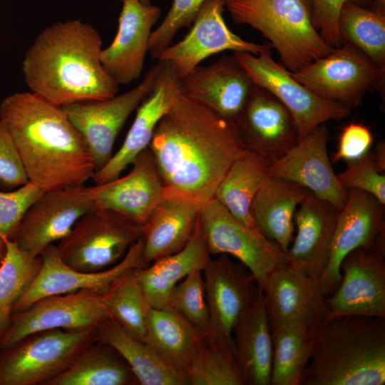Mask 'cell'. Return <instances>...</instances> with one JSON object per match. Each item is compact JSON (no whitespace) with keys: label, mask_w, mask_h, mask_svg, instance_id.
Here are the masks:
<instances>
[{"label":"cell","mask_w":385,"mask_h":385,"mask_svg":"<svg viewBox=\"0 0 385 385\" xmlns=\"http://www.w3.org/2000/svg\"><path fill=\"white\" fill-rule=\"evenodd\" d=\"M187 385H245L227 343L205 334L186 375Z\"/></svg>","instance_id":"38"},{"label":"cell","mask_w":385,"mask_h":385,"mask_svg":"<svg viewBox=\"0 0 385 385\" xmlns=\"http://www.w3.org/2000/svg\"><path fill=\"white\" fill-rule=\"evenodd\" d=\"M0 121L12 137L29 181L43 192L92 179L91 151L62 107L31 91L18 92L1 101Z\"/></svg>","instance_id":"2"},{"label":"cell","mask_w":385,"mask_h":385,"mask_svg":"<svg viewBox=\"0 0 385 385\" xmlns=\"http://www.w3.org/2000/svg\"><path fill=\"white\" fill-rule=\"evenodd\" d=\"M160 61L162 66L152 89L137 108L122 145L101 169L94 173L92 180L96 185L119 177L141 152L148 148L158 123L183 95L180 78L169 63Z\"/></svg>","instance_id":"21"},{"label":"cell","mask_w":385,"mask_h":385,"mask_svg":"<svg viewBox=\"0 0 385 385\" xmlns=\"http://www.w3.org/2000/svg\"><path fill=\"white\" fill-rule=\"evenodd\" d=\"M309 332L312 355L299 385L385 384V318L327 315Z\"/></svg>","instance_id":"4"},{"label":"cell","mask_w":385,"mask_h":385,"mask_svg":"<svg viewBox=\"0 0 385 385\" xmlns=\"http://www.w3.org/2000/svg\"><path fill=\"white\" fill-rule=\"evenodd\" d=\"M116 34L103 48L101 63L118 86L138 80L143 71L152 28L158 21L160 9L139 0H123Z\"/></svg>","instance_id":"22"},{"label":"cell","mask_w":385,"mask_h":385,"mask_svg":"<svg viewBox=\"0 0 385 385\" xmlns=\"http://www.w3.org/2000/svg\"><path fill=\"white\" fill-rule=\"evenodd\" d=\"M199 222L210 255L236 258L263 290L270 274L287 263V253L260 232L239 222L215 198L201 205Z\"/></svg>","instance_id":"9"},{"label":"cell","mask_w":385,"mask_h":385,"mask_svg":"<svg viewBox=\"0 0 385 385\" xmlns=\"http://www.w3.org/2000/svg\"><path fill=\"white\" fill-rule=\"evenodd\" d=\"M337 176L346 190L356 189L366 192L385 205V175L379 171L372 152L349 163Z\"/></svg>","instance_id":"43"},{"label":"cell","mask_w":385,"mask_h":385,"mask_svg":"<svg viewBox=\"0 0 385 385\" xmlns=\"http://www.w3.org/2000/svg\"><path fill=\"white\" fill-rule=\"evenodd\" d=\"M135 269L123 274L101 299L111 317L144 342L150 307L135 276Z\"/></svg>","instance_id":"39"},{"label":"cell","mask_w":385,"mask_h":385,"mask_svg":"<svg viewBox=\"0 0 385 385\" xmlns=\"http://www.w3.org/2000/svg\"><path fill=\"white\" fill-rule=\"evenodd\" d=\"M225 9L235 24L267 38L290 72L334 49L314 28L307 0H225Z\"/></svg>","instance_id":"5"},{"label":"cell","mask_w":385,"mask_h":385,"mask_svg":"<svg viewBox=\"0 0 385 385\" xmlns=\"http://www.w3.org/2000/svg\"><path fill=\"white\" fill-rule=\"evenodd\" d=\"M384 73L385 71L346 44L291 72L297 81L319 96L350 110L360 105L367 91L382 86Z\"/></svg>","instance_id":"11"},{"label":"cell","mask_w":385,"mask_h":385,"mask_svg":"<svg viewBox=\"0 0 385 385\" xmlns=\"http://www.w3.org/2000/svg\"><path fill=\"white\" fill-rule=\"evenodd\" d=\"M384 205L366 192L349 190L338 215L327 267L319 279L326 296L339 286V266L348 253L358 248L385 252Z\"/></svg>","instance_id":"15"},{"label":"cell","mask_w":385,"mask_h":385,"mask_svg":"<svg viewBox=\"0 0 385 385\" xmlns=\"http://www.w3.org/2000/svg\"><path fill=\"white\" fill-rule=\"evenodd\" d=\"M339 210L308 191L294 214L297 234L287 251V264L320 279L330 254Z\"/></svg>","instance_id":"26"},{"label":"cell","mask_w":385,"mask_h":385,"mask_svg":"<svg viewBox=\"0 0 385 385\" xmlns=\"http://www.w3.org/2000/svg\"><path fill=\"white\" fill-rule=\"evenodd\" d=\"M233 354L246 385H270L273 346L264 292L232 332Z\"/></svg>","instance_id":"28"},{"label":"cell","mask_w":385,"mask_h":385,"mask_svg":"<svg viewBox=\"0 0 385 385\" xmlns=\"http://www.w3.org/2000/svg\"><path fill=\"white\" fill-rule=\"evenodd\" d=\"M96 340L112 347L126 362L141 385H186L183 377L168 367L143 341L114 319L101 322L96 329Z\"/></svg>","instance_id":"32"},{"label":"cell","mask_w":385,"mask_h":385,"mask_svg":"<svg viewBox=\"0 0 385 385\" xmlns=\"http://www.w3.org/2000/svg\"><path fill=\"white\" fill-rule=\"evenodd\" d=\"M138 382L126 362L108 345L96 340L60 374L45 385H131Z\"/></svg>","instance_id":"34"},{"label":"cell","mask_w":385,"mask_h":385,"mask_svg":"<svg viewBox=\"0 0 385 385\" xmlns=\"http://www.w3.org/2000/svg\"><path fill=\"white\" fill-rule=\"evenodd\" d=\"M204 335L168 307L149 309L144 342L185 381Z\"/></svg>","instance_id":"31"},{"label":"cell","mask_w":385,"mask_h":385,"mask_svg":"<svg viewBox=\"0 0 385 385\" xmlns=\"http://www.w3.org/2000/svg\"><path fill=\"white\" fill-rule=\"evenodd\" d=\"M102 45L96 29L80 19L46 27L23 58L29 91L61 107L115 96L119 86L101 63Z\"/></svg>","instance_id":"3"},{"label":"cell","mask_w":385,"mask_h":385,"mask_svg":"<svg viewBox=\"0 0 385 385\" xmlns=\"http://www.w3.org/2000/svg\"><path fill=\"white\" fill-rule=\"evenodd\" d=\"M93 207L88 187L84 185L45 191L26 210L12 240L38 256L65 237Z\"/></svg>","instance_id":"16"},{"label":"cell","mask_w":385,"mask_h":385,"mask_svg":"<svg viewBox=\"0 0 385 385\" xmlns=\"http://www.w3.org/2000/svg\"><path fill=\"white\" fill-rule=\"evenodd\" d=\"M235 124L246 147L270 164L284 156L299 140L287 108L256 85Z\"/></svg>","instance_id":"23"},{"label":"cell","mask_w":385,"mask_h":385,"mask_svg":"<svg viewBox=\"0 0 385 385\" xmlns=\"http://www.w3.org/2000/svg\"><path fill=\"white\" fill-rule=\"evenodd\" d=\"M6 251V240L0 237V265L4 260Z\"/></svg>","instance_id":"48"},{"label":"cell","mask_w":385,"mask_h":385,"mask_svg":"<svg viewBox=\"0 0 385 385\" xmlns=\"http://www.w3.org/2000/svg\"><path fill=\"white\" fill-rule=\"evenodd\" d=\"M247 148L235 123L183 94L158 123L148 146L165 192L200 205Z\"/></svg>","instance_id":"1"},{"label":"cell","mask_w":385,"mask_h":385,"mask_svg":"<svg viewBox=\"0 0 385 385\" xmlns=\"http://www.w3.org/2000/svg\"><path fill=\"white\" fill-rule=\"evenodd\" d=\"M328 135L325 123L318 125L270 164L268 173L305 188L340 210L348 192L342 187L332 168L327 151Z\"/></svg>","instance_id":"19"},{"label":"cell","mask_w":385,"mask_h":385,"mask_svg":"<svg viewBox=\"0 0 385 385\" xmlns=\"http://www.w3.org/2000/svg\"><path fill=\"white\" fill-rule=\"evenodd\" d=\"M183 94L235 123L255 85L233 54L197 66L180 78Z\"/></svg>","instance_id":"25"},{"label":"cell","mask_w":385,"mask_h":385,"mask_svg":"<svg viewBox=\"0 0 385 385\" xmlns=\"http://www.w3.org/2000/svg\"><path fill=\"white\" fill-rule=\"evenodd\" d=\"M211 258L199 219L186 245L135 270L146 301L152 308H165L172 289L190 272L203 270Z\"/></svg>","instance_id":"29"},{"label":"cell","mask_w":385,"mask_h":385,"mask_svg":"<svg viewBox=\"0 0 385 385\" xmlns=\"http://www.w3.org/2000/svg\"><path fill=\"white\" fill-rule=\"evenodd\" d=\"M308 191L297 183L269 176L252 201L250 211L256 227L285 252L293 240L294 214Z\"/></svg>","instance_id":"30"},{"label":"cell","mask_w":385,"mask_h":385,"mask_svg":"<svg viewBox=\"0 0 385 385\" xmlns=\"http://www.w3.org/2000/svg\"><path fill=\"white\" fill-rule=\"evenodd\" d=\"M270 325H294L311 329L328 313L319 279L290 267H277L262 290Z\"/></svg>","instance_id":"20"},{"label":"cell","mask_w":385,"mask_h":385,"mask_svg":"<svg viewBox=\"0 0 385 385\" xmlns=\"http://www.w3.org/2000/svg\"><path fill=\"white\" fill-rule=\"evenodd\" d=\"M165 307L178 313L204 334L209 324V311L202 270L190 272L171 290Z\"/></svg>","instance_id":"40"},{"label":"cell","mask_w":385,"mask_h":385,"mask_svg":"<svg viewBox=\"0 0 385 385\" xmlns=\"http://www.w3.org/2000/svg\"><path fill=\"white\" fill-rule=\"evenodd\" d=\"M41 257L19 247L12 240H6V251L0 265V335L7 331L13 308L36 277Z\"/></svg>","instance_id":"37"},{"label":"cell","mask_w":385,"mask_h":385,"mask_svg":"<svg viewBox=\"0 0 385 385\" xmlns=\"http://www.w3.org/2000/svg\"><path fill=\"white\" fill-rule=\"evenodd\" d=\"M339 31L342 44L354 48L385 71V10L347 1L340 10Z\"/></svg>","instance_id":"35"},{"label":"cell","mask_w":385,"mask_h":385,"mask_svg":"<svg viewBox=\"0 0 385 385\" xmlns=\"http://www.w3.org/2000/svg\"><path fill=\"white\" fill-rule=\"evenodd\" d=\"M111 317L101 294L91 290L41 298L27 309L13 313L7 331L0 338V350L26 337L46 330H82L96 327Z\"/></svg>","instance_id":"12"},{"label":"cell","mask_w":385,"mask_h":385,"mask_svg":"<svg viewBox=\"0 0 385 385\" xmlns=\"http://www.w3.org/2000/svg\"><path fill=\"white\" fill-rule=\"evenodd\" d=\"M377 168L380 173L385 170V144L380 142L372 152Z\"/></svg>","instance_id":"47"},{"label":"cell","mask_w":385,"mask_h":385,"mask_svg":"<svg viewBox=\"0 0 385 385\" xmlns=\"http://www.w3.org/2000/svg\"><path fill=\"white\" fill-rule=\"evenodd\" d=\"M225 0H207L190 31L167 47L158 60L169 63L181 78L207 58L225 51L259 54L270 50V45L247 41L234 34L225 24Z\"/></svg>","instance_id":"17"},{"label":"cell","mask_w":385,"mask_h":385,"mask_svg":"<svg viewBox=\"0 0 385 385\" xmlns=\"http://www.w3.org/2000/svg\"><path fill=\"white\" fill-rule=\"evenodd\" d=\"M96 327L30 334L0 356V385H45L96 340Z\"/></svg>","instance_id":"7"},{"label":"cell","mask_w":385,"mask_h":385,"mask_svg":"<svg viewBox=\"0 0 385 385\" xmlns=\"http://www.w3.org/2000/svg\"><path fill=\"white\" fill-rule=\"evenodd\" d=\"M270 165L261 155L247 148L232 164L214 196L239 222L258 232L250 209L255 197L270 176Z\"/></svg>","instance_id":"33"},{"label":"cell","mask_w":385,"mask_h":385,"mask_svg":"<svg viewBox=\"0 0 385 385\" xmlns=\"http://www.w3.org/2000/svg\"><path fill=\"white\" fill-rule=\"evenodd\" d=\"M347 1L361 5L370 0H307L314 28L324 41L332 48L342 45L339 17L342 5Z\"/></svg>","instance_id":"44"},{"label":"cell","mask_w":385,"mask_h":385,"mask_svg":"<svg viewBox=\"0 0 385 385\" xmlns=\"http://www.w3.org/2000/svg\"><path fill=\"white\" fill-rule=\"evenodd\" d=\"M273 346L270 385H299L312 355L309 329L302 326L270 327Z\"/></svg>","instance_id":"36"},{"label":"cell","mask_w":385,"mask_h":385,"mask_svg":"<svg viewBox=\"0 0 385 385\" xmlns=\"http://www.w3.org/2000/svg\"><path fill=\"white\" fill-rule=\"evenodd\" d=\"M142 235L143 226L112 210L94 206L56 247L68 266L97 272L118 263Z\"/></svg>","instance_id":"6"},{"label":"cell","mask_w":385,"mask_h":385,"mask_svg":"<svg viewBox=\"0 0 385 385\" xmlns=\"http://www.w3.org/2000/svg\"><path fill=\"white\" fill-rule=\"evenodd\" d=\"M29 182L17 148L6 126L0 121V185L19 188Z\"/></svg>","instance_id":"45"},{"label":"cell","mask_w":385,"mask_h":385,"mask_svg":"<svg viewBox=\"0 0 385 385\" xmlns=\"http://www.w3.org/2000/svg\"><path fill=\"white\" fill-rule=\"evenodd\" d=\"M233 56L255 85L270 92L287 108L299 140L328 120H339L349 115V108L319 96L297 81L272 58L270 50L259 54L234 52Z\"/></svg>","instance_id":"8"},{"label":"cell","mask_w":385,"mask_h":385,"mask_svg":"<svg viewBox=\"0 0 385 385\" xmlns=\"http://www.w3.org/2000/svg\"><path fill=\"white\" fill-rule=\"evenodd\" d=\"M161 66L162 61H158L136 86L120 95L62 107L88 145L95 172L113 156L117 136L129 116L150 93Z\"/></svg>","instance_id":"10"},{"label":"cell","mask_w":385,"mask_h":385,"mask_svg":"<svg viewBox=\"0 0 385 385\" xmlns=\"http://www.w3.org/2000/svg\"><path fill=\"white\" fill-rule=\"evenodd\" d=\"M0 338H1V335H0Z\"/></svg>","instance_id":"50"},{"label":"cell","mask_w":385,"mask_h":385,"mask_svg":"<svg viewBox=\"0 0 385 385\" xmlns=\"http://www.w3.org/2000/svg\"><path fill=\"white\" fill-rule=\"evenodd\" d=\"M385 252L358 248L341 262V282L325 298L327 316L385 318Z\"/></svg>","instance_id":"18"},{"label":"cell","mask_w":385,"mask_h":385,"mask_svg":"<svg viewBox=\"0 0 385 385\" xmlns=\"http://www.w3.org/2000/svg\"><path fill=\"white\" fill-rule=\"evenodd\" d=\"M41 268L28 289L16 302L13 313L23 311L37 300L55 294L91 290L101 295L126 272L145 267L148 263L143 252L141 237L129 249L125 257L114 266L97 272L77 270L66 264L56 245H50L40 255Z\"/></svg>","instance_id":"14"},{"label":"cell","mask_w":385,"mask_h":385,"mask_svg":"<svg viewBox=\"0 0 385 385\" xmlns=\"http://www.w3.org/2000/svg\"><path fill=\"white\" fill-rule=\"evenodd\" d=\"M200 207L190 199L164 190L143 225L144 257L148 263L186 245L197 223Z\"/></svg>","instance_id":"27"},{"label":"cell","mask_w":385,"mask_h":385,"mask_svg":"<svg viewBox=\"0 0 385 385\" xmlns=\"http://www.w3.org/2000/svg\"><path fill=\"white\" fill-rule=\"evenodd\" d=\"M207 0H173L167 15L158 28L152 31L148 52L158 59L183 28L190 27Z\"/></svg>","instance_id":"41"},{"label":"cell","mask_w":385,"mask_h":385,"mask_svg":"<svg viewBox=\"0 0 385 385\" xmlns=\"http://www.w3.org/2000/svg\"><path fill=\"white\" fill-rule=\"evenodd\" d=\"M43 192L30 181L16 190L0 191V237L13 239L25 212Z\"/></svg>","instance_id":"42"},{"label":"cell","mask_w":385,"mask_h":385,"mask_svg":"<svg viewBox=\"0 0 385 385\" xmlns=\"http://www.w3.org/2000/svg\"><path fill=\"white\" fill-rule=\"evenodd\" d=\"M119 1H122L123 0H119ZM139 1L144 4H147V5L151 4L150 0H139Z\"/></svg>","instance_id":"49"},{"label":"cell","mask_w":385,"mask_h":385,"mask_svg":"<svg viewBox=\"0 0 385 385\" xmlns=\"http://www.w3.org/2000/svg\"><path fill=\"white\" fill-rule=\"evenodd\" d=\"M371 130L361 123L346 125L339 136L338 148L332 160L353 163L368 154L373 143Z\"/></svg>","instance_id":"46"},{"label":"cell","mask_w":385,"mask_h":385,"mask_svg":"<svg viewBox=\"0 0 385 385\" xmlns=\"http://www.w3.org/2000/svg\"><path fill=\"white\" fill-rule=\"evenodd\" d=\"M123 177L88 187L95 207L112 210L143 226L164 193L149 149L141 152Z\"/></svg>","instance_id":"24"},{"label":"cell","mask_w":385,"mask_h":385,"mask_svg":"<svg viewBox=\"0 0 385 385\" xmlns=\"http://www.w3.org/2000/svg\"><path fill=\"white\" fill-rule=\"evenodd\" d=\"M202 273L209 311L205 334L233 349V329L261 289L247 267L227 255L211 257Z\"/></svg>","instance_id":"13"}]
</instances>
